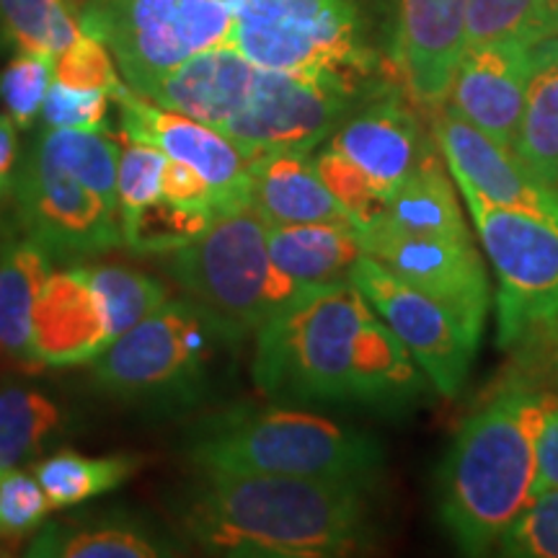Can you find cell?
<instances>
[{
	"mask_svg": "<svg viewBox=\"0 0 558 558\" xmlns=\"http://www.w3.org/2000/svg\"><path fill=\"white\" fill-rule=\"evenodd\" d=\"M0 24L19 52L58 58L81 37L68 0H0Z\"/></svg>",
	"mask_w": 558,
	"mask_h": 558,
	"instance_id": "28",
	"label": "cell"
},
{
	"mask_svg": "<svg viewBox=\"0 0 558 558\" xmlns=\"http://www.w3.org/2000/svg\"><path fill=\"white\" fill-rule=\"evenodd\" d=\"M199 471L277 473L341 481L369 488L383 471V450L365 432L282 407H230L202 418L186 437Z\"/></svg>",
	"mask_w": 558,
	"mask_h": 558,
	"instance_id": "4",
	"label": "cell"
},
{
	"mask_svg": "<svg viewBox=\"0 0 558 558\" xmlns=\"http://www.w3.org/2000/svg\"><path fill=\"white\" fill-rule=\"evenodd\" d=\"M269 222L254 207L222 213L199 239L171 251L169 271L222 337L243 339L298 295L271 264Z\"/></svg>",
	"mask_w": 558,
	"mask_h": 558,
	"instance_id": "5",
	"label": "cell"
},
{
	"mask_svg": "<svg viewBox=\"0 0 558 558\" xmlns=\"http://www.w3.org/2000/svg\"><path fill=\"white\" fill-rule=\"evenodd\" d=\"M556 0H469L465 41L469 47L494 39L535 41L556 34Z\"/></svg>",
	"mask_w": 558,
	"mask_h": 558,
	"instance_id": "30",
	"label": "cell"
},
{
	"mask_svg": "<svg viewBox=\"0 0 558 558\" xmlns=\"http://www.w3.org/2000/svg\"><path fill=\"white\" fill-rule=\"evenodd\" d=\"M251 207L269 226L298 222H354L349 209L329 192L308 153H267L251 163ZM357 226V222H354Z\"/></svg>",
	"mask_w": 558,
	"mask_h": 558,
	"instance_id": "21",
	"label": "cell"
},
{
	"mask_svg": "<svg viewBox=\"0 0 558 558\" xmlns=\"http://www.w3.org/2000/svg\"><path fill=\"white\" fill-rule=\"evenodd\" d=\"M558 488V393L543 390L535 432V492Z\"/></svg>",
	"mask_w": 558,
	"mask_h": 558,
	"instance_id": "39",
	"label": "cell"
},
{
	"mask_svg": "<svg viewBox=\"0 0 558 558\" xmlns=\"http://www.w3.org/2000/svg\"><path fill=\"white\" fill-rule=\"evenodd\" d=\"M213 341H228L192 300H166L156 313L114 339L94 362L104 390L132 399L190 403L205 383Z\"/></svg>",
	"mask_w": 558,
	"mask_h": 558,
	"instance_id": "9",
	"label": "cell"
},
{
	"mask_svg": "<svg viewBox=\"0 0 558 558\" xmlns=\"http://www.w3.org/2000/svg\"><path fill=\"white\" fill-rule=\"evenodd\" d=\"M16 158V124H13L11 117L0 114V197H3V192L11 186Z\"/></svg>",
	"mask_w": 558,
	"mask_h": 558,
	"instance_id": "41",
	"label": "cell"
},
{
	"mask_svg": "<svg viewBox=\"0 0 558 558\" xmlns=\"http://www.w3.org/2000/svg\"><path fill=\"white\" fill-rule=\"evenodd\" d=\"M16 177L21 228L52 259H83L122 243L120 205L60 166L41 143L34 145Z\"/></svg>",
	"mask_w": 558,
	"mask_h": 558,
	"instance_id": "12",
	"label": "cell"
},
{
	"mask_svg": "<svg viewBox=\"0 0 558 558\" xmlns=\"http://www.w3.org/2000/svg\"><path fill=\"white\" fill-rule=\"evenodd\" d=\"M140 463L143 458L137 456L86 458L73 450H62L58 456L41 460L34 469V476L45 488L52 509H60L81 505L122 486L140 469Z\"/></svg>",
	"mask_w": 558,
	"mask_h": 558,
	"instance_id": "26",
	"label": "cell"
},
{
	"mask_svg": "<svg viewBox=\"0 0 558 558\" xmlns=\"http://www.w3.org/2000/svg\"><path fill=\"white\" fill-rule=\"evenodd\" d=\"M256 70L233 45L199 52L145 90V99L220 130L246 104Z\"/></svg>",
	"mask_w": 558,
	"mask_h": 558,
	"instance_id": "20",
	"label": "cell"
},
{
	"mask_svg": "<svg viewBox=\"0 0 558 558\" xmlns=\"http://www.w3.org/2000/svg\"><path fill=\"white\" fill-rule=\"evenodd\" d=\"M122 107V132L132 143H148L181 160L207 181L220 215L251 205V163L239 145L220 130L145 99L128 83L111 96Z\"/></svg>",
	"mask_w": 558,
	"mask_h": 558,
	"instance_id": "15",
	"label": "cell"
},
{
	"mask_svg": "<svg viewBox=\"0 0 558 558\" xmlns=\"http://www.w3.org/2000/svg\"><path fill=\"white\" fill-rule=\"evenodd\" d=\"M26 554L62 558H156L166 554V548H160L148 535L122 525H104L96 530L50 525Z\"/></svg>",
	"mask_w": 558,
	"mask_h": 558,
	"instance_id": "31",
	"label": "cell"
},
{
	"mask_svg": "<svg viewBox=\"0 0 558 558\" xmlns=\"http://www.w3.org/2000/svg\"><path fill=\"white\" fill-rule=\"evenodd\" d=\"M160 192H163V197H169V199L213 207L215 213L220 215L218 202H215V194H213V190H209L207 181L202 179L197 171L190 169V166L181 163V160H173V158L166 160L163 184H160Z\"/></svg>",
	"mask_w": 558,
	"mask_h": 558,
	"instance_id": "40",
	"label": "cell"
},
{
	"mask_svg": "<svg viewBox=\"0 0 558 558\" xmlns=\"http://www.w3.org/2000/svg\"><path fill=\"white\" fill-rule=\"evenodd\" d=\"M349 282L399 337L437 393L456 399L469 380L478 349V339L460 324L456 313L411 288L367 254L354 264Z\"/></svg>",
	"mask_w": 558,
	"mask_h": 558,
	"instance_id": "14",
	"label": "cell"
},
{
	"mask_svg": "<svg viewBox=\"0 0 558 558\" xmlns=\"http://www.w3.org/2000/svg\"><path fill=\"white\" fill-rule=\"evenodd\" d=\"M365 254L383 267L456 313L460 324L481 339L492 288L476 243L469 235L411 230L388 220L360 226Z\"/></svg>",
	"mask_w": 558,
	"mask_h": 558,
	"instance_id": "13",
	"label": "cell"
},
{
	"mask_svg": "<svg viewBox=\"0 0 558 558\" xmlns=\"http://www.w3.org/2000/svg\"><path fill=\"white\" fill-rule=\"evenodd\" d=\"M54 401L24 386L0 388V473L34 463L60 429Z\"/></svg>",
	"mask_w": 558,
	"mask_h": 558,
	"instance_id": "25",
	"label": "cell"
},
{
	"mask_svg": "<svg viewBox=\"0 0 558 558\" xmlns=\"http://www.w3.org/2000/svg\"><path fill=\"white\" fill-rule=\"evenodd\" d=\"M215 218L213 207L158 197L122 218V243L140 254H171L199 239Z\"/></svg>",
	"mask_w": 558,
	"mask_h": 558,
	"instance_id": "27",
	"label": "cell"
},
{
	"mask_svg": "<svg viewBox=\"0 0 558 558\" xmlns=\"http://www.w3.org/2000/svg\"><path fill=\"white\" fill-rule=\"evenodd\" d=\"M166 160L169 156L156 145L128 140L124 150H120V163H117V199H120L122 218L163 197L160 184H163Z\"/></svg>",
	"mask_w": 558,
	"mask_h": 558,
	"instance_id": "34",
	"label": "cell"
},
{
	"mask_svg": "<svg viewBox=\"0 0 558 558\" xmlns=\"http://www.w3.org/2000/svg\"><path fill=\"white\" fill-rule=\"evenodd\" d=\"M458 186L497 271V341L512 349L535 326L558 318V228Z\"/></svg>",
	"mask_w": 558,
	"mask_h": 558,
	"instance_id": "10",
	"label": "cell"
},
{
	"mask_svg": "<svg viewBox=\"0 0 558 558\" xmlns=\"http://www.w3.org/2000/svg\"><path fill=\"white\" fill-rule=\"evenodd\" d=\"M109 101L111 96L104 90L70 88L52 81L45 104H41V117L50 128L99 132L107 122Z\"/></svg>",
	"mask_w": 558,
	"mask_h": 558,
	"instance_id": "37",
	"label": "cell"
},
{
	"mask_svg": "<svg viewBox=\"0 0 558 558\" xmlns=\"http://www.w3.org/2000/svg\"><path fill=\"white\" fill-rule=\"evenodd\" d=\"M233 13L230 45L254 65L354 81L373 70L354 0H241Z\"/></svg>",
	"mask_w": 558,
	"mask_h": 558,
	"instance_id": "8",
	"label": "cell"
},
{
	"mask_svg": "<svg viewBox=\"0 0 558 558\" xmlns=\"http://www.w3.org/2000/svg\"><path fill=\"white\" fill-rule=\"evenodd\" d=\"M514 378L558 393V318L535 326L514 344Z\"/></svg>",
	"mask_w": 558,
	"mask_h": 558,
	"instance_id": "38",
	"label": "cell"
},
{
	"mask_svg": "<svg viewBox=\"0 0 558 558\" xmlns=\"http://www.w3.org/2000/svg\"><path fill=\"white\" fill-rule=\"evenodd\" d=\"M220 3H226V5H230V9H235V5H239L241 0H220Z\"/></svg>",
	"mask_w": 558,
	"mask_h": 558,
	"instance_id": "43",
	"label": "cell"
},
{
	"mask_svg": "<svg viewBox=\"0 0 558 558\" xmlns=\"http://www.w3.org/2000/svg\"><path fill=\"white\" fill-rule=\"evenodd\" d=\"M52 505L37 476L24 471L0 473V535L21 538L41 527Z\"/></svg>",
	"mask_w": 558,
	"mask_h": 558,
	"instance_id": "36",
	"label": "cell"
},
{
	"mask_svg": "<svg viewBox=\"0 0 558 558\" xmlns=\"http://www.w3.org/2000/svg\"><path fill=\"white\" fill-rule=\"evenodd\" d=\"M432 137L458 184L471 186L492 205L533 215L558 228V186L535 179L512 150L465 122L450 104L435 109Z\"/></svg>",
	"mask_w": 558,
	"mask_h": 558,
	"instance_id": "16",
	"label": "cell"
},
{
	"mask_svg": "<svg viewBox=\"0 0 558 558\" xmlns=\"http://www.w3.org/2000/svg\"><path fill=\"white\" fill-rule=\"evenodd\" d=\"M543 390L509 378L452 437L437 471V518L460 554L486 556L535 494Z\"/></svg>",
	"mask_w": 558,
	"mask_h": 558,
	"instance_id": "3",
	"label": "cell"
},
{
	"mask_svg": "<svg viewBox=\"0 0 558 558\" xmlns=\"http://www.w3.org/2000/svg\"><path fill=\"white\" fill-rule=\"evenodd\" d=\"M0 556H5V550H3V548H0Z\"/></svg>",
	"mask_w": 558,
	"mask_h": 558,
	"instance_id": "44",
	"label": "cell"
},
{
	"mask_svg": "<svg viewBox=\"0 0 558 558\" xmlns=\"http://www.w3.org/2000/svg\"><path fill=\"white\" fill-rule=\"evenodd\" d=\"M52 81L70 88L104 90L109 96H114L124 86L117 75V62L111 52L86 32L54 58Z\"/></svg>",
	"mask_w": 558,
	"mask_h": 558,
	"instance_id": "35",
	"label": "cell"
},
{
	"mask_svg": "<svg viewBox=\"0 0 558 558\" xmlns=\"http://www.w3.org/2000/svg\"><path fill=\"white\" fill-rule=\"evenodd\" d=\"M111 341L101 303L83 267L52 271L41 284L32 318V344L41 365H88L107 352Z\"/></svg>",
	"mask_w": 558,
	"mask_h": 558,
	"instance_id": "19",
	"label": "cell"
},
{
	"mask_svg": "<svg viewBox=\"0 0 558 558\" xmlns=\"http://www.w3.org/2000/svg\"><path fill=\"white\" fill-rule=\"evenodd\" d=\"M497 548L512 558H558V488L535 492Z\"/></svg>",
	"mask_w": 558,
	"mask_h": 558,
	"instance_id": "32",
	"label": "cell"
},
{
	"mask_svg": "<svg viewBox=\"0 0 558 558\" xmlns=\"http://www.w3.org/2000/svg\"><path fill=\"white\" fill-rule=\"evenodd\" d=\"M429 153V137L409 104L396 90H383L339 122L313 163L354 222L367 226Z\"/></svg>",
	"mask_w": 558,
	"mask_h": 558,
	"instance_id": "7",
	"label": "cell"
},
{
	"mask_svg": "<svg viewBox=\"0 0 558 558\" xmlns=\"http://www.w3.org/2000/svg\"><path fill=\"white\" fill-rule=\"evenodd\" d=\"M254 386L288 403L399 414L424 373L349 279L300 290L256 329Z\"/></svg>",
	"mask_w": 558,
	"mask_h": 558,
	"instance_id": "1",
	"label": "cell"
},
{
	"mask_svg": "<svg viewBox=\"0 0 558 558\" xmlns=\"http://www.w3.org/2000/svg\"><path fill=\"white\" fill-rule=\"evenodd\" d=\"M512 153L543 184L558 186V34L535 41Z\"/></svg>",
	"mask_w": 558,
	"mask_h": 558,
	"instance_id": "24",
	"label": "cell"
},
{
	"mask_svg": "<svg viewBox=\"0 0 558 558\" xmlns=\"http://www.w3.org/2000/svg\"><path fill=\"white\" fill-rule=\"evenodd\" d=\"M530 50L522 39H494L465 47L452 78V109L486 137L512 150L530 78Z\"/></svg>",
	"mask_w": 558,
	"mask_h": 558,
	"instance_id": "18",
	"label": "cell"
},
{
	"mask_svg": "<svg viewBox=\"0 0 558 558\" xmlns=\"http://www.w3.org/2000/svg\"><path fill=\"white\" fill-rule=\"evenodd\" d=\"M52 275V256L32 239L0 248V367L39 373L41 362L32 344L34 303Z\"/></svg>",
	"mask_w": 558,
	"mask_h": 558,
	"instance_id": "23",
	"label": "cell"
},
{
	"mask_svg": "<svg viewBox=\"0 0 558 558\" xmlns=\"http://www.w3.org/2000/svg\"><path fill=\"white\" fill-rule=\"evenodd\" d=\"M184 512L199 546L228 556L326 558L367 541L365 488L277 473L202 471Z\"/></svg>",
	"mask_w": 558,
	"mask_h": 558,
	"instance_id": "2",
	"label": "cell"
},
{
	"mask_svg": "<svg viewBox=\"0 0 558 558\" xmlns=\"http://www.w3.org/2000/svg\"><path fill=\"white\" fill-rule=\"evenodd\" d=\"M78 21L143 96L181 62L230 45L235 13L220 0H86Z\"/></svg>",
	"mask_w": 558,
	"mask_h": 558,
	"instance_id": "6",
	"label": "cell"
},
{
	"mask_svg": "<svg viewBox=\"0 0 558 558\" xmlns=\"http://www.w3.org/2000/svg\"><path fill=\"white\" fill-rule=\"evenodd\" d=\"M393 62L409 96L437 109L448 101L465 47L469 0H390Z\"/></svg>",
	"mask_w": 558,
	"mask_h": 558,
	"instance_id": "17",
	"label": "cell"
},
{
	"mask_svg": "<svg viewBox=\"0 0 558 558\" xmlns=\"http://www.w3.org/2000/svg\"><path fill=\"white\" fill-rule=\"evenodd\" d=\"M52 70L54 58H47V54L19 52L9 62V68L3 70V78H0V96H3L13 124L26 128L37 120L47 90H50Z\"/></svg>",
	"mask_w": 558,
	"mask_h": 558,
	"instance_id": "33",
	"label": "cell"
},
{
	"mask_svg": "<svg viewBox=\"0 0 558 558\" xmlns=\"http://www.w3.org/2000/svg\"><path fill=\"white\" fill-rule=\"evenodd\" d=\"M271 264L300 290L344 282L365 256L360 226L354 222H298L269 226Z\"/></svg>",
	"mask_w": 558,
	"mask_h": 558,
	"instance_id": "22",
	"label": "cell"
},
{
	"mask_svg": "<svg viewBox=\"0 0 558 558\" xmlns=\"http://www.w3.org/2000/svg\"><path fill=\"white\" fill-rule=\"evenodd\" d=\"M554 29L558 34V0H556V5H554Z\"/></svg>",
	"mask_w": 558,
	"mask_h": 558,
	"instance_id": "42",
	"label": "cell"
},
{
	"mask_svg": "<svg viewBox=\"0 0 558 558\" xmlns=\"http://www.w3.org/2000/svg\"><path fill=\"white\" fill-rule=\"evenodd\" d=\"M357 96V81L337 73L256 70V81L239 114L220 132L248 158L267 153H311L324 143Z\"/></svg>",
	"mask_w": 558,
	"mask_h": 558,
	"instance_id": "11",
	"label": "cell"
},
{
	"mask_svg": "<svg viewBox=\"0 0 558 558\" xmlns=\"http://www.w3.org/2000/svg\"><path fill=\"white\" fill-rule=\"evenodd\" d=\"M83 271L99 298L111 339H120L166 303V290L143 271L128 267H83Z\"/></svg>",
	"mask_w": 558,
	"mask_h": 558,
	"instance_id": "29",
	"label": "cell"
}]
</instances>
